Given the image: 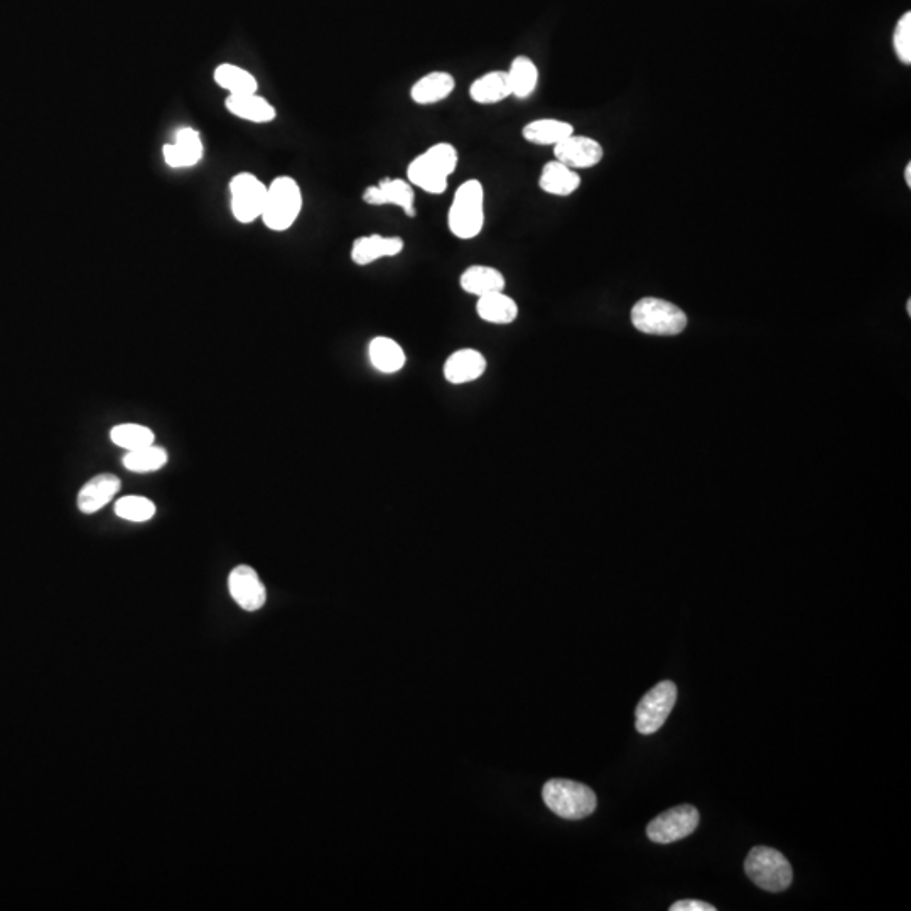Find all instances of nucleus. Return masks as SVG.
I'll return each mask as SVG.
<instances>
[{"mask_svg":"<svg viewBox=\"0 0 911 911\" xmlns=\"http://www.w3.org/2000/svg\"><path fill=\"white\" fill-rule=\"evenodd\" d=\"M458 164V149L449 142H437L410 161L407 181L429 195H443Z\"/></svg>","mask_w":911,"mask_h":911,"instance_id":"obj_1","label":"nucleus"},{"mask_svg":"<svg viewBox=\"0 0 911 911\" xmlns=\"http://www.w3.org/2000/svg\"><path fill=\"white\" fill-rule=\"evenodd\" d=\"M485 220V186L480 179H466L449 206V232L459 240H473L483 232Z\"/></svg>","mask_w":911,"mask_h":911,"instance_id":"obj_2","label":"nucleus"},{"mask_svg":"<svg viewBox=\"0 0 911 911\" xmlns=\"http://www.w3.org/2000/svg\"><path fill=\"white\" fill-rule=\"evenodd\" d=\"M302 211V191L296 179L279 176L267 186L262 222L272 232H286Z\"/></svg>","mask_w":911,"mask_h":911,"instance_id":"obj_3","label":"nucleus"},{"mask_svg":"<svg viewBox=\"0 0 911 911\" xmlns=\"http://www.w3.org/2000/svg\"><path fill=\"white\" fill-rule=\"evenodd\" d=\"M547 807L566 820L586 819L598 807V798L584 783L572 780H549L542 790Z\"/></svg>","mask_w":911,"mask_h":911,"instance_id":"obj_4","label":"nucleus"},{"mask_svg":"<svg viewBox=\"0 0 911 911\" xmlns=\"http://www.w3.org/2000/svg\"><path fill=\"white\" fill-rule=\"evenodd\" d=\"M631 323L645 335H680L687 326V316L672 302L645 297L631 309Z\"/></svg>","mask_w":911,"mask_h":911,"instance_id":"obj_5","label":"nucleus"},{"mask_svg":"<svg viewBox=\"0 0 911 911\" xmlns=\"http://www.w3.org/2000/svg\"><path fill=\"white\" fill-rule=\"evenodd\" d=\"M744 871L758 888L770 893H782L792 885V866L782 852L771 847L751 849L744 863Z\"/></svg>","mask_w":911,"mask_h":911,"instance_id":"obj_6","label":"nucleus"},{"mask_svg":"<svg viewBox=\"0 0 911 911\" xmlns=\"http://www.w3.org/2000/svg\"><path fill=\"white\" fill-rule=\"evenodd\" d=\"M677 702V685L670 680H664L648 690L642 697L635 712V726L640 734L657 733L662 729L670 712Z\"/></svg>","mask_w":911,"mask_h":911,"instance_id":"obj_7","label":"nucleus"},{"mask_svg":"<svg viewBox=\"0 0 911 911\" xmlns=\"http://www.w3.org/2000/svg\"><path fill=\"white\" fill-rule=\"evenodd\" d=\"M267 186L255 174L240 173L230 181V205L237 222L248 225L264 211Z\"/></svg>","mask_w":911,"mask_h":911,"instance_id":"obj_8","label":"nucleus"},{"mask_svg":"<svg viewBox=\"0 0 911 911\" xmlns=\"http://www.w3.org/2000/svg\"><path fill=\"white\" fill-rule=\"evenodd\" d=\"M699 810L694 805H679L658 815L647 825V836L657 844H670L694 834L699 825Z\"/></svg>","mask_w":911,"mask_h":911,"instance_id":"obj_9","label":"nucleus"},{"mask_svg":"<svg viewBox=\"0 0 911 911\" xmlns=\"http://www.w3.org/2000/svg\"><path fill=\"white\" fill-rule=\"evenodd\" d=\"M362 200L370 206H397L409 218H416L414 186L402 178H383L363 191Z\"/></svg>","mask_w":911,"mask_h":911,"instance_id":"obj_10","label":"nucleus"},{"mask_svg":"<svg viewBox=\"0 0 911 911\" xmlns=\"http://www.w3.org/2000/svg\"><path fill=\"white\" fill-rule=\"evenodd\" d=\"M557 161L571 169H589L603 161L604 149L598 141L586 135L572 134L554 146Z\"/></svg>","mask_w":911,"mask_h":911,"instance_id":"obj_11","label":"nucleus"},{"mask_svg":"<svg viewBox=\"0 0 911 911\" xmlns=\"http://www.w3.org/2000/svg\"><path fill=\"white\" fill-rule=\"evenodd\" d=\"M233 601L245 611H259L267 601V591L254 567L237 566L228 577Z\"/></svg>","mask_w":911,"mask_h":911,"instance_id":"obj_12","label":"nucleus"},{"mask_svg":"<svg viewBox=\"0 0 911 911\" xmlns=\"http://www.w3.org/2000/svg\"><path fill=\"white\" fill-rule=\"evenodd\" d=\"M203 152L205 147L201 142L200 132L191 127L179 129L176 141L162 147L164 161L173 169L193 168L203 159Z\"/></svg>","mask_w":911,"mask_h":911,"instance_id":"obj_13","label":"nucleus"},{"mask_svg":"<svg viewBox=\"0 0 911 911\" xmlns=\"http://www.w3.org/2000/svg\"><path fill=\"white\" fill-rule=\"evenodd\" d=\"M405 242L402 237H383L378 233L356 238L351 247V260L360 267L373 264L380 259L397 257L404 252Z\"/></svg>","mask_w":911,"mask_h":911,"instance_id":"obj_14","label":"nucleus"},{"mask_svg":"<svg viewBox=\"0 0 911 911\" xmlns=\"http://www.w3.org/2000/svg\"><path fill=\"white\" fill-rule=\"evenodd\" d=\"M456 80L448 71H431L421 76L410 88L412 102L422 107L444 102L453 95Z\"/></svg>","mask_w":911,"mask_h":911,"instance_id":"obj_15","label":"nucleus"},{"mask_svg":"<svg viewBox=\"0 0 911 911\" xmlns=\"http://www.w3.org/2000/svg\"><path fill=\"white\" fill-rule=\"evenodd\" d=\"M120 491L119 476L103 473L87 481L78 493V508L81 513H97L114 500Z\"/></svg>","mask_w":911,"mask_h":911,"instance_id":"obj_16","label":"nucleus"},{"mask_svg":"<svg viewBox=\"0 0 911 911\" xmlns=\"http://www.w3.org/2000/svg\"><path fill=\"white\" fill-rule=\"evenodd\" d=\"M225 107L237 119L252 122V124H269V122H274L277 117L274 105L264 97H260L259 93L228 95Z\"/></svg>","mask_w":911,"mask_h":911,"instance_id":"obj_17","label":"nucleus"},{"mask_svg":"<svg viewBox=\"0 0 911 911\" xmlns=\"http://www.w3.org/2000/svg\"><path fill=\"white\" fill-rule=\"evenodd\" d=\"M486 360L480 351L459 350L449 356L448 362L444 365V377L451 383L461 385V383L475 382L485 373Z\"/></svg>","mask_w":911,"mask_h":911,"instance_id":"obj_18","label":"nucleus"},{"mask_svg":"<svg viewBox=\"0 0 911 911\" xmlns=\"http://www.w3.org/2000/svg\"><path fill=\"white\" fill-rule=\"evenodd\" d=\"M469 97L478 105H495L512 97L507 71H488L480 78H476L469 87Z\"/></svg>","mask_w":911,"mask_h":911,"instance_id":"obj_19","label":"nucleus"},{"mask_svg":"<svg viewBox=\"0 0 911 911\" xmlns=\"http://www.w3.org/2000/svg\"><path fill=\"white\" fill-rule=\"evenodd\" d=\"M581 186V176L562 162L550 161L542 168L539 188L552 196H571Z\"/></svg>","mask_w":911,"mask_h":911,"instance_id":"obj_20","label":"nucleus"},{"mask_svg":"<svg viewBox=\"0 0 911 911\" xmlns=\"http://www.w3.org/2000/svg\"><path fill=\"white\" fill-rule=\"evenodd\" d=\"M461 289L476 297H483L493 292H503L505 277L500 270L490 265H471L464 270L459 279Z\"/></svg>","mask_w":911,"mask_h":911,"instance_id":"obj_21","label":"nucleus"},{"mask_svg":"<svg viewBox=\"0 0 911 911\" xmlns=\"http://www.w3.org/2000/svg\"><path fill=\"white\" fill-rule=\"evenodd\" d=\"M572 134L574 127L569 122L557 119L534 120L522 129L523 139L535 146L554 147Z\"/></svg>","mask_w":911,"mask_h":911,"instance_id":"obj_22","label":"nucleus"},{"mask_svg":"<svg viewBox=\"0 0 911 911\" xmlns=\"http://www.w3.org/2000/svg\"><path fill=\"white\" fill-rule=\"evenodd\" d=\"M476 313L483 321L491 324H510L517 319L518 306L512 297L503 292H493L478 297Z\"/></svg>","mask_w":911,"mask_h":911,"instance_id":"obj_23","label":"nucleus"},{"mask_svg":"<svg viewBox=\"0 0 911 911\" xmlns=\"http://www.w3.org/2000/svg\"><path fill=\"white\" fill-rule=\"evenodd\" d=\"M368 355H370V362L378 372H399L405 365V353L402 346L392 338H385V336H378L370 343Z\"/></svg>","mask_w":911,"mask_h":911,"instance_id":"obj_24","label":"nucleus"},{"mask_svg":"<svg viewBox=\"0 0 911 911\" xmlns=\"http://www.w3.org/2000/svg\"><path fill=\"white\" fill-rule=\"evenodd\" d=\"M507 73L512 87V97L525 100L534 95L535 88L539 85V68L534 61L527 56H517Z\"/></svg>","mask_w":911,"mask_h":911,"instance_id":"obj_25","label":"nucleus"},{"mask_svg":"<svg viewBox=\"0 0 911 911\" xmlns=\"http://www.w3.org/2000/svg\"><path fill=\"white\" fill-rule=\"evenodd\" d=\"M216 85L227 90L230 95H247L259 92V81L250 71L243 70L240 66L223 63L215 70Z\"/></svg>","mask_w":911,"mask_h":911,"instance_id":"obj_26","label":"nucleus"},{"mask_svg":"<svg viewBox=\"0 0 911 911\" xmlns=\"http://www.w3.org/2000/svg\"><path fill=\"white\" fill-rule=\"evenodd\" d=\"M169 454L164 448H159L156 444L146 446V448L137 449V451H127L122 464L132 473H152L168 463Z\"/></svg>","mask_w":911,"mask_h":911,"instance_id":"obj_27","label":"nucleus"},{"mask_svg":"<svg viewBox=\"0 0 911 911\" xmlns=\"http://www.w3.org/2000/svg\"><path fill=\"white\" fill-rule=\"evenodd\" d=\"M110 439L119 448L137 451V449L154 444L156 436L149 427L141 426V424H120L110 431Z\"/></svg>","mask_w":911,"mask_h":911,"instance_id":"obj_28","label":"nucleus"},{"mask_svg":"<svg viewBox=\"0 0 911 911\" xmlns=\"http://www.w3.org/2000/svg\"><path fill=\"white\" fill-rule=\"evenodd\" d=\"M115 515L129 522H149L156 515V505L146 496H122L115 503Z\"/></svg>","mask_w":911,"mask_h":911,"instance_id":"obj_29","label":"nucleus"},{"mask_svg":"<svg viewBox=\"0 0 911 911\" xmlns=\"http://www.w3.org/2000/svg\"><path fill=\"white\" fill-rule=\"evenodd\" d=\"M893 46L895 53L900 58L901 63L906 66L911 65V12H905L900 21L896 24L895 36H893Z\"/></svg>","mask_w":911,"mask_h":911,"instance_id":"obj_30","label":"nucleus"},{"mask_svg":"<svg viewBox=\"0 0 911 911\" xmlns=\"http://www.w3.org/2000/svg\"><path fill=\"white\" fill-rule=\"evenodd\" d=\"M717 908L714 905H709L706 901L699 900H682L675 901L674 905L670 906V911H716Z\"/></svg>","mask_w":911,"mask_h":911,"instance_id":"obj_31","label":"nucleus"},{"mask_svg":"<svg viewBox=\"0 0 911 911\" xmlns=\"http://www.w3.org/2000/svg\"><path fill=\"white\" fill-rule=\"evenodd\" d=\"M905 183L908 188H911V164L908 162L905 168Z\"/></svg>","mask_w":911,"mask_h":911,"instance_id":"obj_32","label":"nucleus"},{"mask_svg":"<svg viewBox=\"0 0 911 911\" xmlns=\"http://www.w3.org/2000/svg\"><path fill=\"white\" fill-rule=\"evenodd\" d=\"M906 313L911 316V301L906 302Z\"/></svg>","mask_w":911,"mask_h":911,"instance_id":"obj_33","label":"nucleus"}]
</instances>
